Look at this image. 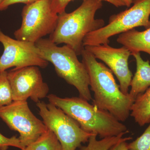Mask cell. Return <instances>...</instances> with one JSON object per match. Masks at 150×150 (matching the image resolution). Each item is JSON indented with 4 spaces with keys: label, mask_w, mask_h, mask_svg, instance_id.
I'll use <instances>...</instances> for the list:
<instances>
[{
    "label": "cell",
    "mask_w": 150,
    "mask_h": 150,
    "mask_svg": "<svg viewBox=\"0 0 150 150\" xmlns=\"http://www.w3.org/2000/svg\"><path fill=\"white\" fill-rule=\"evenodd\" d=\"M129 1H130V2H131V4H132V3H133V0H129Z\"/></svg>",
    "instance_id": "obj_24"
},
{
    "label": "cell",
    "mask_w": 150,
    "mask_h": 150,
    "mask_svg": "<svg viewBox=\"0 0 150 150\" xmlns=\"http://www.w3.org/2000/svg\"><path fill=\"white\" fill-rule=\"evenodd\" d=\"M12 92L6 71L0 72V108L13 101Z\"/></svg>",
    "instance_id": "obj_17"
},
{
    "label": "cell",
    "mask_w": 150,
    "mask_h": 150,
    "mask_svg": "<svg viewBox=\"0 0 150 150\" xmlns=\"http://www.w3.org/2000/svg\"><path fill=\"white\" fill-rule=\"evenodd\" d=\"M143 134L128 144L129 150H150V122Z\"/></svg>",
    "instance_id": "obj_18"
},
{
    "label": "cell",
    "mask_w": 150,
    "mask_h": 150,
    "mask_svg": "<svg viewBox=\"0 0 150 150\" xmlns=\"http://www.w3.org/2000/svg\"><path fill=\"white\" fill-rule=\"evenodd\" d=\"M84 48L96 59L101 60L107 65L118 79L121 91L125 94H129L133 77L128 62L131 52L124 46L113 48L108 44L87 46Z\"/></svg>",
    "instance_id": "obj_11"
},
{
    "label": "cell",
    "mask_w": 150,
    "mask_h": 150,
    "mask_svg": "<svg viewBox=\"0 0 150 150\" xmlns=\"http://www.w3.org/2000/svg\"><path fill=\"white\" fill-rule=\"evenodd\" d=\"M73 0H51L53 11L58 15L65 12L68 4Z\"/></svg>",
    "instance_id": "obj_20"
},
{
    "label": "cell",
    "mask_w": 150,
    "mask_h": 150,
    "mask_svg": "<svg viewBox=\"0 0 150 150\" xmlns=\"http://www.w3.org/2000/svg\"><path fill=\"white\" fill-rule=\"evenodd\" d=\"M40 0H4L0 4V11L6 9L9 6L17 4H24L28 5Z\"/></svg>",
    "instance_id": "obj_21"
},
{
    "label": "cell",
    "mask_w": 150,
    "mask_h": 150,
    "mask_svg": "<svg viewBox=\"0 0 150 150\" xmlns=\"http://www.w3.org/2000/svg\"><path fill=\"white\" fill-rule=\"evenodd\" d=\"M22 150H63L54 133L49 129Z\"/></svg>",
    "instance_id": "obj_15"
},
{
    "label": "cell",
    "mask_w": 150,
    "mask_h": 150,
    "mask_svg": "<svg viewBox=\"0 0 150 150\" xmlns=\"http://www.w3.org/2000/svg\"><path fill=\"white\" fill-rule=\"evenodd\" d=\"M131 139L132 137H125L123 140L113 145L108 150H129L127 142Z\"/></svg>",
    "instance_id": "obj_22"
},
{
    "label": "cell",
    "mask_w": 150,
    "mask_h": 150,
    "mask_svg": "<svg viewBox=\"0 0 150 150\" xmlns=\"http://www.w3.org/2000/svg\"><path fill=\"white\" fill-rule=\"evenodd\" d=\"M122 134L118 136L101 139L98 140L97 136L93 134L90 137L88 144L86 146H81L79 150H108L113 145L122 141L125 138L124 135Z\"/></svg>",
    "instance_id": "obj_16"
},
{
    "label": "cell",
    "mask_w": 150,
    "mask_h": 150,
    "mask_svg": "<svg viewBox=\"0 0 150 150\" xmlns=\"http://www.w3.org/2000/svg\"><path fill=\"white\" fill-rule=\"evenodd\" d=\"M117 42L131 53L144 52L150 56V27L143 31L134 28L119 35Z\"/></svg>",
    "instance_id": "obj_13"
},
{
    "label": "cell",
    "mask_w": 150,
    "mask_h": 150,
    "mask_svg": "<svg viewBox=\"0 0 150 150\" xmlns=\"http://www.w3.org/2000/svg\"><path fill=\"white\" fill-rule=\"evenodd\" d=\"M81 55L82 62L88 73L90 89L93 92V105L109 112L118 121H126L135 100L129 94L121 91L108 67L97 61L85 48Z\"/></svg>",
    "instance_id": "obj_1"
},
{
    "label": "cell",
    "mask_w": 150,
    "mask_h": 150,
    "mask_svg": "<svg viewBox=\"0 0 150 150\" xmlns=\"http://www.w3.org/2000/svg\"><path fill=\"white\" fill-rule=\"evenodd\" d=\"M130 115L140 126L150 122V87L137 97L131 106Z\"/></svg>",
    "instance_id": "obj_14"
},
{
    "label": "cell",
    "mask_w": 150,
    "mask_h": 150,
    "mask_svg": "<svg viewBox=\"0 0 150 150\" xmlns=\"http://www.w3.org/2000/svg\"><path fill=\"white\" fill-rule=\"evenodd\" d=\"M3 1H4V0H0V4H1V3Z\"/></svg>",
    "instance_id": "obj_25"
},
{
    "label": "cell",
    "mask_w": 150,
    "mask_h": 150,
    "mask_svg": "<svg viewBox=\"0 0 150 150\" xmlns=\"http://www.w3.org/2000/svg\"><path fill=\"white\" fill-rule=\"evenodd\" d=\"M22 18L21 26L14 33L16 39L35 43L54 32L58 14L52 8L51 0H40L25 6Z\"/></svg>",
    "instance_id": "obj_7"
},
{
    "label": "cell",
    "mask_w": 150,
    "mask_h": 150,
    "mask_svg": "<svg viewBox=\"0 0 150 150\" xmlns=\"http://www.w3.org/2000/svg\"><path fill=\"white\" fill-rule=\"evenodd\" d=\"M100 0H83L77 8L73 12L58 15V22L49 39L56 45L66 44L71 48L77 56L84 49L83 40L90 33L104 26L102 18H95L97 11L102 8Z\"/></svg>",
    "instance_id": "obj_3"
},
{
    "label": "cell",
    "mask_w": 150,
    "mask_h": 150,
    "mask_svg": "<svg viewBox=\"0 0 150 150\" xmlns=\"http://www.w3.org/2000/svg\"><path fill=\"white\" fill-rule=\"evenodd\" d=\"M0 118L12 130L19 134L22 144L27 146L47 131L43 121L30 109L27 100L13 101L0 108Z\"/></svg>",
    "instance_id": "obj_8"
},
{
    "label": "cell",
    "mask_w": 150,
    "mask_h": 150,
    "mask_svg": "<svg viewBox=\"0 0 150 150\" xmlns=\"http://www.w3.org/2000/svg\"><path fill=\"white\" fill-rule=\"evenodd\" d=\"M10 146L18 148L21 150L25 148L16 136L8 138L0 133V150H7Z\"/></svg>",
    "instance_id": "obj_19"
},
{
    "label": "cell",
    "mask_w": 150,
    "mask_h": 150,
    "mask_svg": "<svg viewBox=\"0 0 150 150\" xmlns=\"http://www.w3.org/2000/svg\"><path fill=\"white\" fill-rule=\"evenodd\" d=\"M8 78L13 101L30 98L36 103L48 96L49 87L43 81L38 67L14 68L8 72Z\"/></svg>",
    "instance_id": "obj_9"
},
{
    "label": "cell",
    "mask_w": 150,
    "mask_h": 150,
    "mask_svg": "<svg viewBox=\"0 0 150 150\" xmlns=\"http://www.w3.org/2000/svg\"><path fill=\"white\" fill-rule=\"evenodd\" d=\"M35 44L38 54L54 65L59 77L75 87L80 97L88 101L91 100L88 73L75 51L66 45L58 46L49 38H41Z\"/></svg>",
    "instance_id": "obj_4"
},
{
    "label": "cell",
    "mask_w": 150,
    "mask_h": 150,
    "mask_svg": "<svg viewBox=\"0 0 150 150\" xmlns=\"http://www.w3.org/2000/svg\"><path fill=\"white\" fill-rule=\"evenodd\" d=\"M36 105L43 123L55 134L63 150H76L94 134L84 131L76 121L52 103L40 101Z\"/></svg>",
    "instance_id": "obj_6"
},
{
    "label": "cell",
    "mask_w": 150,
    "mask_h": 150,
    "mask_svg": "<svg viewBox=\"0 0 150 150\" xmlns=\"http://www.w3.org/2000/svg\"><path fill=\"white\" fill-rule=\"evenodd\" d=\"M47 97L49 103L73 118L86 132L96 134L101 139L129 133L127 126L112 114L79 96L61 98L51 94Z\"/></svg>",
    "instance_id": "obj_2"
},
{
    "label": "cell",
    "mask_w": 150,
    "mask_h": 150,
    "mask_svg": "<svg viewBox=\"0 0 150 150\" xmlns=\"http://www.w3.org/2000/svg\"><path fill=\"white\" fill-rule=\"evenodd\" d=\"M136 62L137 69L131 80L129 95L135 100L137 97L150 87V64L149 60L144 61L139 52L131 53Z\"/></svg>",
    "instance_id": "obj_12"
},
{
    "label": "cell",
    "mask_w": 150,
    "mask_h": 150,
    "mask_svg": "<svg viewBox=\"0 0 150 150\" xmlns=\"http://www.w3.org/2000/svg\"><path fill=\"white\" fill-rule=\"evenodd\" d=\"M133 3L130 8L111 16L106 25L86 35L83 40L84 47L109 44L112 36L135 28H149L150 0H133Z\"/></svg>",
    "instance_id": "obj_5"
},
{
    "label": "cell",
    "mask_w": 150,
    "mask_h": 150,
    "mask_svg": "<svg viewBox=\"0 0 150 150\" xmlns=\"http://www.w3.org/2000/svg\"><path fill=\"white\" fill-rule=\"evenodd\" d=\"M100 1H105L110 3L116 7H120L127 6L130 7L131 4L129 0H100Z\"/></svg>",
    "instance_id": "obj_23"
},
{
    "label": "cell",
    "mask_w": 150,
    "mask_h": 150,
    "mask_svg": "<svg viewBox=\"0 0 150 150\" xmlns=\"http://www.w3.org/2000/svg\"><path fill=\"white\" fill-rule=\"evenodd\" d=\"M0 43L4 48L0 57V72L12 67L19 69L36 66L44 69L48 67L49 62L38 54L35 43L13 39L1 29Z\"/></svg>",
    "instance_id": "obj_10"
}]
</instances>
